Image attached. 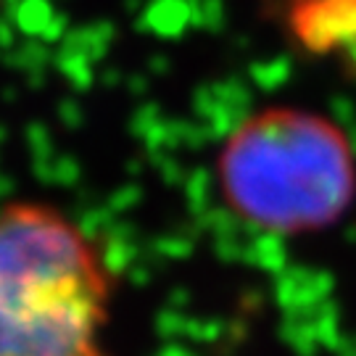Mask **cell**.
<instances>
[{"instance_id": "cell-1", "label": "cell", "mask_w": 356, "mask_h": 356, "mask_svg": "<svg viewBox=\"0 0 356 356\" xmlns=\"http://www.w3.org/2000/svg\"><path fill=\"white\" fill-rule=\"evenodd\" d=\"M114 280L88 232L56 206L0 209V356H111Z\"/></svg>"}, {"instance_id": "cell-2", "label": "cell", "mask_w": 356, "mask_h": 356, "mask_svg": "<svg viewBox=\"0 0 356 356\" xmlns=\"http://www.w3.org/2000/svg\"><path fill=\"white\" fill-rule=\"evenodd\" d=\"M222 201L245 225L277 235L332 227L356 201V156L332 119L269 106L229 132L216 159Z\"/></svg>"}, {"instance_id": "cell-3", "label": "cell", "mask_w": 356, "mask_h": 356, "mask_svg": "<svg viewBox=\"0 0 356 356\" xmlns=\"http://www.w3.org/2000/svg\"><path fill=\"white\" fill-rule=\"evenodd\" d=\"M282 22L304 53L356 76V0H282Z\"/></svg>"}]
</instances>
